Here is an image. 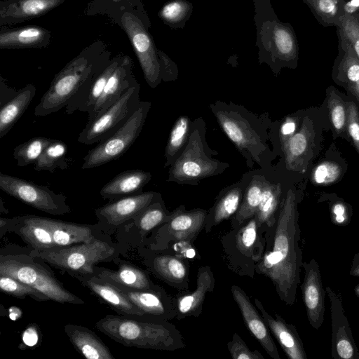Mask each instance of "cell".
<instances>
[{
  "label": "cell",
  "mask_w": 359,
  "mask_h": 359,
  "mask_svg": "<svg viewBox=\"0 0 359 359\" xmlns=\"http://www.w3.org/2000/svg\"><path fill=\"white\" fill-rule=\"evenodd\" d=\"M253 4L259 63L266 64L276 76L283 68L296 69L299 46L292 26L278 19L271 0H253Z\"/></svg>",
  "instance_id": "cell-3"
},
{
  "label": "cell",
  "mask_w": 359,
  "mask_h": 359,
  "mask_svg": "<svg viewBox=\"0 0 359 359\" xmlns=\"http://www.w3.org/2000/svg\"><path fill=\"white\" fill-rule=\"evenodd\" d=\"M208 212L203 209L187 211L181 205L172 212L170 220L164 224L168 236L177 241H191L206 222Z\"/></svg>",
  "instance_id": "cell-27"
},
{
  "label": "cell",
  "mask_w": 359,
  "mask_h": 359,
  "mask_svg": "<svg viewBox=\"0 0 359 359\" xmlns=\"http://www.w3.org/2000/svg\"><path fill=\"white\" fill-rule=\"evenodd\" d=\"M124 55L111 57L108 62L96 72L84 86L69 101L65 107L66 113L71 114L75 111L89 113L102 95L107 83L121 62Z\"/></svg>",
  "instance_id": "cell-18"
},
{
  "label": "cell",
  "mask_w": 359,
  "mask_h": 359,
  "mask_svg": "<svg viewBox=\"0 0 359 359\" xmlns=\"http://www.w3.org/2000/svg\"><path fill=\"white\" fill-rule=\"evenodd\" d=\"M257 222L255 216L248 220L246 224L239 230L237 234L236 241L241 252H252L257 241Z\"/></svg>",
  "instance_id": "cell-51"
},
{
  "label": "cell",
  "mask_w": 359,
  "mask_h": 359,
  "mask_svg": "<svg viewBox=\"0 0 359 359\" xmlns=\"http://www.w3.org/2000/svg\"><path fill=\"white\" fill-rule=\"evenodd\" d=\"M337 35L339 52L332 67V79L346 90L359 107V60L349 43Z\"/></svg>",
  "instance_id": "cell-20"
},
{
  "label": "cell",
  "mask_w": 359,
  "mask_h": 359,
  "mask_svg": "<svg viewBox=\"0 0 359 359\" xmlns=\"http://www.w3.org/2000/svg\"><path fill=\"white\" fill-rule=\"evenodd\" d=\"M50 40V32L36 25L17 29L1 27L0 31V49L45 48Z\"/></svg>",
  "instance_id": "cell-29"
},
{
  "label": "cell",
  "mask_w": 359,
  "mask_h": 359,
  "mask_svg": "<svg viewBox=\"0 0 359 359\" xmlns=\"http://www.w3.org/2000/svg\"><path fill=\"white\" fill-rule=\"evenodd\" d=\"M304 111H298L285 116L281 121H277L278 125L272 126L276 131V147L280 151L283 145L299 130L302 118L304 117Z\"/></svg>",
  "instance_id": "cell-50"
},
{
  "label": "cell",
  "mask_w": 359,
  "mask_h": 359,
  "mask_svg": "<svg viewBox=\"0 0 359 359\" xmlns=\"http://www.w3.org/2000/svg\"><path fill=\"white\" fill-rule=\"evenodd\" d=\"M10 231L17 233L32 250L41 252L55 248L47 217L25 215L10 218Z\"/></svg>",
  "instance_id": "cell-21"
},
{
  "label": "cell",
  "mask_w": 359,
  "mask_h": 359,
  "mask_svg": "<svg viewBox=\"0 0 359 359\" xmlns=\"http://www.w3.org/2000/svg\"><path fill=\"white\" fill-rule=\"evenodd\" d=\"M39 258L28 252H4L0 254V274L13 277L43 293L49 300L62 304H83L79 297L65 288Z\"/></svg>",
  "instance_id": "cell-7"
},
{
  "label": "cell",
  "mask_w": 359,
  "mask_h": 359,
  "mask_svg": "<svg viewBox=\"0 0 359 359\" xmlns=\"http://www.w3.org/2000/svg\"><path fill=\"white\" fill-rule=\"evenodd\" d=\"M255 304L266 324V326L277 339L278 342L290 359H307L303 342L296 327L289 324L280 316L269 314L262 302L254 299Z\"/></svg>",
  "instance_id": "cell-24"
},
{
  "label": "cell",
  "mask_w": 359,
  "mask_h": 359,
  "mask_svg": "<svg viewBox=\"0 0 359 359\" xmlns=\"http://www.w3.org/2000/svg\"><path fill=\"white\" fill-rule=\"evenodd\" d=\"M124 12L138 16L147 29L151 27L142 0H93L86 9V15H107L112 20Z\"/></svg>",
  "instance_id": "cell-34"
},
{
  "label": "cell",
  "mask_w": 359,
  "mask_h": 359,
  "mask_svg": "<svg viewBox=\"0 0 359 359\" xmlns=\"http://www.w3.org/2000/svg\"><path fill=\"white\" fill-rule=\"evenodd\" d=\"M345 1H348V0H345Z\"/></svg>",
  "instance_id": "cell-61"
},
{
  "label": "cell",
  "mask_w": 359,
  "mask_h": 359,
  "mask_svg": "<svg viewBox=\"0 0 359 359\" xmlns=\"http://www.w3.org/2000/svg\"><path fill=\"white\" fill-rule=\"evenodd\" d=\"M0 189L24 203L50 215H62L71 212L67 197L46 186L1 172Z\"/></svg>",
  "instance_id": "cell-12"
},
{
  "label": "cell",
  "mask_w": 359,
  "mask_h": 359,
  "mask_svg": "<svg viewBox=\"0 0 359 359\" xmlns=\"http://www.w3.org/2000/svg\"><path fill=\"white\" fill-rule=\"evenodd\" d=\"M0 290L2 292L16 298L25 299L30 297L38 302L49 300L43 293L7 275L0 274Z\"/></svg>",
  "instance_id": "cell-47"
},
{
  "label": "cell",
  "mask_w": 359,
  "mask_h": 359,
  "mask_svg": "<svg viewBox=\"0 0 359 359\" xmlns=\"http://www.w3.org/2000/svg\"><path fill=\"white\" fill-rule=\"evenodd\" d=\"M252 172L251 171L245 173L239 181L220 191L213 207L207 215V217H210L211 225H217L236 215L242 203Z\"/></svg>",
  "instance_id": "cell-28"
},
{
  "label": "cell",
  "mask_w": 359,
  "mask_h": 359,
  "mask_svg": "<svg viewBox=\"0 0 359 359\" xmlns=\"http://www.w3.org/2000/svg\"><path fill=\"white\" fill-rule=\"evenodd\" d=\"M302 268L304 270V278L301 290L307 319L313 329L318 330L325 320L326 294L323 285L320 265L313 258L309 262H304Z\"/></svg>",
  "instance_id": "cell-16"
},
{
  "label": "cell",
  "mask_w": 359,
  "mask_h": 359,
  "mask_svg": "<svg viewBox=\"0 0 359 359\" xmlns=\"http://www.w3.org/2000/svg\"><path fill=\"white\" fill-rule=\"evenodd\" d=\"M231 294L249 330L271 358L280 359L269 329L246 293L240 287L233 285L231 286Z\"/></svg>",
  "instance_id": "cell-23"
},
{
  "label": "cell",
  "mask_w": 359,
  "mask_h": 359,
  "mask_svg": "<svg viewBox=\"0 0 359 359\" xmlns=\"http://www.w3.org/2000/svg\"><path fill=\"white\" fill-rule=\"evenodd\" d=\"M320 201L328 204L330 218L335 225H348L353 215L352 207L334 194H325L320 198Z\"/></svg>",
  "instance_id": "cell-49"
},
{
  "label": "cell",
  "mask_w": 359,
  "mask_h": 359,
  "mask_svg": "<svg viewBox=\"0 0 359 359\" xmlns=\"http://www.w3.org/2000/svg\"><path fill=\"white\" fill-rule=\"evenodd\" d=\"M117 288L143 311L147 320H167L177 314L175 304L158 286L149 290Z\"/></svg>",
  "instance_id": "cell-19"
},
{
  "label": "cell",
  "mask_w": 359,
  "mask_h": 359,
  "mask_svg": "<svg viewBox=\"0 0 359 359\" xmlns=\"http://www.w3.org/2000/svg\"><path fill=\"white\" fill-rule=\"evenodd\" d=\"M67 146L64 142L53 139L34 163L35 170L54 172L56 168L67 169Z\"/></svg>",
  "instance_id": "cell-43"
},
{
  "label": "cell",
  "mask_w": 359,
  "mask_h": 359,
  "mask_svg": "<svg viewBox=\"0 0 359 359\" xmlns=\"http://www.w3.org/2000/svg\"><path fill=\"white\" fill-rule=\"evenodd\" d=\"M151 105L150 102L141 100L133 114L116 132L88 152L81 168H97L123 156L140 134Z\"/></svg>",
  "instance_id": "cell-9"
},
{
  "label": "cell",
  "mask_w": 359,
  "mask_h": 359,
  "mask_svg": "<svg viewBox=\"0 0 359 359\" xmlns=\"http://www.w3.org/2000/svg\"><path fill=\"white\" fill-rule=\"evenodd\" d=\"M140 85L128 89L104 112L88 121L78 137L84 144L98 143L116 132L133 114L140 102Z\"/></svg>",
  "instance_id": "cell-11"
},
{
  "label": "cell",
  "mask_w": 359,
  "mask_h": 359,
  "mask_svg": "<svg viewBox=\"0 0 359 359\" xmlns=\"http://www.w3.org/2000/svg\"><path fill=\"white\" fill-rule=\"evenodd\" d=\"M160 195L158 192L146 191L109 201L95 210L98 220L97 227H102L107 232L122 226L141 213Z\"/></svg>",
  "instance_id": "cell-14"
},
{
  "label": "cell",
  "mask_w": 359,
  "mask_h": 359,
  "mask_svg": "<svg viewBox=\"0 0 359 359\" xmlns=\"http://www.w3.org/2000/svg\"><path fill=\"white\" fill-rule=\"evenodd\" d=\"M221 129L252 168L255 163L266 167L273 160L268 140L272 122L266 114H255L242 105L217 100L210 104Z\"/></svg>",
  "instance_id": "cell-2"
},
{
  "label": "cell",
  "mask_w": 359,
  "mask_h": 359,
  "mask_svg": "<svg viewBox=\"0 0 359 359\" xmlns=\"http://www.w3.org/2000/svg\"><path fill=\"white\" fill-rule=\"evenodd\" d=\"M354 293L358 297H359V284L356 285L355 287Z\"/></svg>",
  "instance_id": "cell-59"
},
{
  "label": "cell",
  "mask_w": 359,
  "mask_h": 359,
  "mask_svg": "<svg viewBox=\"0 0 359 359\" xmlns=\"http://www.w3.org/2000/svg\"><path fill=\"white\" fill-rule=\"evenodd\" d=\"M215 283V280L211 269L208 266H201L198 271L196 290L177 299V318L182 319L187 316H199L205 296L213 290Z\"/></svg>",
  "instance_id": "cell-31"
},
{
  "label": "cell",
  "mask_w": 359,
  "mask_h": 359,
  "mask_svg": "<svg viewBox=\"0 0 359 359\" xmlns=\"http://www.w3.org/2000/svg\"><path fill=\"white\" fill-rule=\"evenodd\" d=\"M311 115L305 114L299 130L280 150L283 164L289 171L304 174L320 147L321 130Z\"/></svg>",
  "instance_id": "cell-13"
},
{
  "label": "cell",
  "mask_w": 359,
  "mask_h": 359,
  "mask_svg": "<svg viewBox=\"0 0 359 359\" xmlns=\"http://www.w3.org/2000/svg\"><path fill=\"white\" fill-rule=\"evenodd\" d=\"M117 270L95 266L94 275L114 285L117 287L133 290H149L157 287L145 271L120 260Z\"/></svg>",
  "instance_id": "cell-26"
},
{
  "label": "cell",
  "mask_w": 359,
  "mask_h": 359,
  "mask_svg": "<svg viewBox=\"0 0 359 359\" xmlns=\"http://www.w3.org/2000/svg\"><path fill=\"white\" fill-rule=\"evenodd\" d=\"M358 11H359V5H358Z\"/></svg>",
  "instance_id": "cell-60"
},
{
  "label": "cell",
  "mask_w": 359,
  "mask_h": 359,
  "mask_svg": "<svg viewBox=\"0 0 359 359\" xmlns=\"http://www.w3.org/2000/svg\"><path fill=\"white\" fill-rule=\"evenodd\" d=\"M193 10L192 3L187 0H171L163 4L158 13V16L171 29H183Z\"/></svg>",
  "instance_id": "cell-42"
},
{
  "label": "cell",
  "mask_w": 359,
  "mask_h": 359,
  "mask_svg": "<svg viewBox=\"0 0 359 359\" xmlns=\"http://www.w3.org/2000/svg\"><path fill=\"white\" fill-rule=\"evenodd\" d=\"M111 57L107 45L102 41L83 49L55 74L35 107L34 115L47 116L65 107L72 97Z\"/></svg>",
  "instance_id": "cell-4"
},
{
  "label": "cell",
  "mask_w": 359,
  "mask_h": 359,
  "mask_svg": "<svg viewBox=\"0 0 359 359\" xmlns=\"http://www.w3.org/2000/svg\"><path fill=\"white\" fill-rule=\"evenodd\" d=\"M298 198L291 188L284 195L273 227L271 247L258 261L256 271L269 278L282 302L293 305L296 302L303 253L299 246Z\"/></svg>",
  "instance_id": "cell-1"
},
{
  "label": "cell",
  "mask_w": 359,
  "mask_h": 359,
  "mask_svg": "<svg viewBox=\"0 0 359 359\" xmlns=\"http://www.w3.org/2000/svg\"><path fill=\"white\" fill-rule=\"evenodd\" d=\"M65 0H5L0 1L1 27L20 23L43 15Z\"/></svg>",
  "instance_id": "cell-25"
},
{
  "label": "cell",
  "mask_w": 359,
  "mask_h": 359,
  "mask_svg": "<svg viewBox=\"0 0 359 359\" xmlns=\"http://www.w3.org/2000/svg\"><path fill=\"white\" fill-rule=\"evenodd\" d=\"M50 226L55 247H65L89 243L96 236L93 232L96 224H81L47 217Z\"/></svg>",
  "instance_id": "cell-33"
},
{
  "label": "cell",
  "mask_w": 359,
  "mask_h": 359,
  "mask_svg": "<svg viewBox=\"0 0 359 359\" xmlns=\"http://www.w3.org/2000/svg\"><path fill=\"white\" fill-rule=\"evenodd\" d=\"M346 170V168L336 160L323 159L311 170L310 180L316 186H330L338 182Z\"/></svg>",
  "instance_id": "cell-44"
},
{
  "label": "cell",
  "mask_w": 359,
  "mask_h": 359,
  "mask_svg": "<svg viewBox=\"0 0 359 359\" xmlns=\"http://www.w3.org/2000/svg\"><path fill=\"white\" fill-rule=\"evenodd\" d=\"M347 135L349 142L359 154V107L355 100L348 95Z\"/></svg>",
  "instance_id": "cell-52"
},
{
  "label": "cell",
  "mask_w": 359,
  "mask_h": 359,
  "mask_svg": "<svg viewBox=\"0 0 359 359\" xmlns=\"http://www.w3.org/2000/svg\"><path fill=\"white\" fill-rule=\"evenodd\" d=\"M345 0H316L311 8L314 17L325 27H337L345 13Z\"/></svg>",
  "instance_id": "cell-45"
},
{
  "label": "cell",
  "mask_w": 359,
  "mask_h": 359,
  "mask_svg": "<svg viewBox=\"0 0 359 359\" xmlns=\"http://www.w3.org/2000/svg\"><path fill=\"white\" fill-rule=\"evenodd\" d=\"M330 302L331 355L334 359H358L359 351L355 344L342 298L331 287H325Z\"/></svg>",
  "instance_id": "cell-15"
},
{
  "label": "cell",
  "mask_w": 359,
  "mask_h": 359,
  "mask_svg": "<svg viewBox=\"0 0 359 359\" xmlns=\"http://www.w3.org/2000/svg\"><path fill=\"white\" fill-rule=\"evenodd\" d=\"M127 34L141 66L144 79L152 88L162 81L158 50L153 38L136 15L124 12L113 20Z\"/></svg>",
  "instance_id": "cell-10"
},
{
  "label": "cell",
  "mask_w": 359,
  "mask_h": 359,
  "mask_svg": "<svg viewBox=\"0 0 359 359\" xmlns=\"http://www.w3.org/2000/svg\"><path fill=\"white\" fill-rule=\"evenodd\" d=\"M64 330L74 348L88 359H114L108 346L91 330L74 324H67Z\"/></svg>",
  "instance_id": "cell-32"
},
{
  "label": "cell",
  "mask_w": 359,
  "mask_h": 359,
  "mask_svg": "<svg viewBox=\"0 0 359 359\" xmlns=\"http://www.w3.org/2000/svg\"><path fill=\"white\" fill-rule=\"evenodd\" d=\"M145 264L158 276L170 284L178 285L187 279V266L177 257L158 255L148 258Z\"/></svg>",
  "instance_id": "cell-38"
},
{
  "label": "cell",
  "mask_w": 359,
  "mask_h": 359,
  "mask_svg": "<svg viewBox=\"0 0 359 359\" xmlns=\"http://www.w3.org/2000/svg\"><path fill=\"white\" fill-rule=\"evenodd\" d=\"M283 193L280 183H273L266 177L261 201L255 215L258 229L263 226L271 229L275 225L284 196Z\"/></svg>",
  "instance_id": "cell-37"
},
{
  "label": "cell",
  "mask_w": 359,
  "mask_h": 359,
  "mask_svg": "<svg viewBox=\"0 0 359 359\" xmlns=\"http://www.w3.org/2000/svg\"><path fill=\"white\" fill-rule=\"evenodd\" d=\"M151 174L142 170L121 172L105 184L100 194L103 199L113 201L142 192L143 187L151 180Z\"/></svg>",
  "instance_id": "cell-30"
},
{
  "label": "cell",
  "mask_w": 359,
  "mask_h": 359,
  "mask_svg": "<svg viewBox=\"0 0 359 359\" xmlns=\"http://www.w3.org/2000/svg\"><path fill=\"white\" fill-rule=\"evenodd\" d=\"M40 329L36 324H29L22 335V345L26 347H34L38 344Z\"/></svg>",
  "instance_id": "cell-55"
},
{
  "label": "cell",
  "mask_w": 359,
  "mask_h": 359,
  "mask_svg": "<svg viewBox=\"0 0 359 359\" xmlns=\"http://www.w3.org/2000/svg\"><path fill=\"white\" fill-rule=\"evenodd\" d=\"M52 140L53 139L45 137H36L16 146L13 151V157L17 165L25 167L34 164Z\"/></svg>",
  "instance_id": "cell-46"
},
{
  "label": "cell",
  "mask_w": 359,
  "mask_h": 359,
  "mask_svg": "<svg viewBox=\"0 0 359 359\" xmlns=\"http://www.w3.org/2000/svg\"><path fill=\"white\" fill-rule=\"evenodd\" d=\"M265 179L264 175L252 172L242 203L232 220L233 227H238L255 216L261 201Z\"/></svg>",
  "instance_id": "cell-39"
},
{
  "label": "cell",
  "mask_w": 359,
  "mask_h": 359,
  "mask_svg": "<svg viewBox=\"0 0 359 359\" xmlns=\"http://www.w3.org/2000/svg\"><path fill=\"white\" fill-rule=\"evenodd\" d=\"M133 60L124 55L121 62L109 77L98 100L88 114L90 121L104 112L114 104L130 88L137 85L133 73Z\"/></svg>",
  "instance_id": "cell-17"
},
{
  "label": "cell",
  "mask_w": 359,
  "mask_h": 359,
  "mask_svg": "<svg viewBox=\"0 0 359 359\" xmlns=\"http://www.w3.org/2000/svg\"><path fill=\"white\" fill-rule=\"evenodd\" d=\"M325 95L324 104L333 139L340 137L349 142L346 130L348 98L345 99L334 86H329Z\"/></svg>",
  "instance_id": "cell-36"
},
{
  "label": "cell",
  "mask_w": 359,
  "mask_h": 359,
  "mask_svg": "<svg viewBox=\"0 0 359 359\" xmlns=\"http://www.w3.org/2000/svg\"><path fill=\"white\" fill-rule=\"evenodd\" d=\"M95 327L128 347L173 351L184 346L178 330L167 320L108 314L95 323Z\"/></svg>",
  "instance_id": "cell-5"
},
{
  "label": "cell",
  "mask_w": 359,
  "mask_h": 359,
  "mask_svg": "<svg viewBox=\"0 0 359 359\" xmlns=\"http://www.w3.org/2000/svg\"><path fill=\"white\" fill-rule=\"evenodd\" d=\"M349 274L353 277H359V251L353 257Z\"/></svg>",
  "instance_id": "cell-57"
},
{
  "label": "cell",
  "mask_w": 359,
  "mask_h": 359,
  "mask_svg": "<svg viewBox=\"0 0 359 359\" xmlns=\"http://www.w3.org/2000/svg\"><path fill=\"white\" fill-rule=\"evenodd\" d=\"M227 347L233 359H264L258 351H251L237 333H234Z\"/></svg>",
  "instance_id": "cell-53"
},
{
  "label": "cell",
  "mask_w": 359,
  "mask_h": 359,
  "mask_svg": "<svg viewBox=\"0 0 359 359\" xmlns=\"http://www.w3.org/2000/svg\"><path fill=\"white\" fill-rule=\"evenodd\" d=\"M311 9L316 0H302Z\"/></svg>",
  "instance_id": "cell-58"
},
{
  "label": "cell",
  "mask_w": 359,
  "mask_h": 359,
  "mask_svg": "<svg viewBox=\"0 0 359 359\" xmlns=\"http://www.w3.org/2000/svg\"><path fill=\"white\" fill-rule=\"evenodd\" d=\"M171 216L172 212L167 210L161 194L141 213L128 222L137 227L142 235H145L156 226L168 222Z\"/></svg>",
  "instance_id": "cell-41"
},
{
  "label": "cell",
  "mask_w": 359,
  "mask_h": 359,
  "mask_svg": "<svg viewBox=\"0 0 359 359\" xmlns=\"http://www.w3.org/2000/svg\"><path fill=\"white\" fill-rule=\"evenodd\" d=\"M0 89V105L3 104L15 95L18 91V90H14L13 88H9L4 83L2 77H1Z\"/></svg>",
  "instance_id": "cell-56"
},
{
  "label": "cell",
  "mask_w": 359,
  "mask_h": 359,
  "mask_svg": "<svg viewBox=\"0 0 359 359\" xmlns=\"http://www.w3.org/2000/svg\"><path fill=\"white\" fill-rule=\"evenodd\" d=\"M29 252L73 277L94 275L95 265L115 261L119 255L117 247L97 237L89 243L55 247L41 252L30 249Z\"/></svg>",
  "instance_id": "cell-8"
},
{
  "label": "cell",
  "mask_w": 359,
  "mask_h": 359,
  "mask_svg": "<svg viewBox=\"0 0 359 359\" xmlns=\"http://www.w3.org/2000/svg\"><path fill=\"white\" fill-rule=\"evenodd\" d=\"M337 28V34L341 36L351 46L359 60V11L345 12Z\"/></svg>",
  "instance_id": "cell-48"
},
{
  "label": "cell",
  "mask_w": 359,
  "mask_h": 359,
  "mask_svg": "<svg viewBox=\"0 0 359 359\" xmlns=\"http://www.w3.org/2000/svg\"><path fill=\"white\" fill-rule=\"evenodd\" d=\"M74 278L108 304L119 315L146 319L143 311L113 284L95 275L76 276Z\"/></svg>",
  "instance_id": "cell-22"
},
{
  "label": "cell",
  "mask_w": 359,
  "mask_h": 359,
  "mask_svg": "<svg viewBox=\"0 0 359 359\" xmlns=\"http://www.w3.org/2000/svg\"><path fill=\"white\" fill-rule=\"evenodd\" d=\"M191 122L186 115H180L176 119L165 146V168L170 167L184 151L190 135Z\"/></svg>",
  "instance_id": "cell-40"
},
{
  "label": "cell",
  "mask_w": 359,
  "mask_h": 359,
  "mask_svg": "<svg viewBox=\"0 0 359 359\" xmlns=\"http://www.w3.org/2000/svg\"><path fill=\"white\" fill-rule=\"evenodd\" d=\"M160 62L161 80L165 82L174 81L178 77L177 65L162 50H158Z\"/></svg>",
  "instance_id": "cell-54"
},
{
  "label": "cell",
  "mask_w": 359,
  "mask_h": 359,
  "mask_svg": "<svg viewBox=\"0 0 359 359\" xmlns=\"http://www.w3.org/2000/svg\"><path fill=\"white\" fill-rule=\"evenodd\" d=\"M205 130L202 118L192 121L187 144L170 167L167 182L198 185L201 180L222 174L229 167V163L212 158L217 152L208 145Z\"/></svg>",
  "instance_id": "cell-6"
},
{
  "label": "cell",
  "mask_w": 359,
  "mask_h": 359,
  "mask_svg": "<svg viewBox=\"0 0 359 359\" xmlns=\"http://www.w3.org/2000/svg\"><path fill=\"white\" fill-rule=\"evenodd\" d=\"M36 94V87L27 84L0 105V138H3L22 116Z\"/></svg>",
  "instance_id": "cell-35"
}]
</instances>
